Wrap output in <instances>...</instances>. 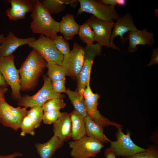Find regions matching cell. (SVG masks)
<instances>
[{"label":"cell","instance_id":"18","mask_svg":"<svg viewBox=\"0 0 158 158\" xmlns=\"http://www.w3.org/2000/svg\"><path fill=\"white\" fill-rule=\"evenodd\" d=\"M53 124L54 135L63 142L67 141L71 138V123L69 114L62 112L60 116Z\"/></svg>","mask_w":158,"mask_h":158},{"label":"cell","instance_id":"7","mask_svg":"<svg viewBox=\"0 0 158 158\" xmlns=\"http://www.w3.org/2000/svg\"><path fill=\"white\" fill-rule=\"evenodd\" d=\"M83 95L85 99L87 115L93 121L103 128L110 126H114L117 129L122 128V125L110 121L99 113L97 107L100 96L97 93H94L92 92L90 84L84 90Z\"/></svg>","mask_w":158,"mask_h":158},{"label":"cell","instance_id":"17","mask_svg":"<svg viewBox=\"0 0 158 158\" xmlns=\"http://www.w3.org/2000/svg\"><path fill=\"white\" fill-rule=\"evenodd\" d=\"M35 39L34 37L25 38H19L12 32H9L0 45V57L12 55L18 47L24 45L28 44Z\"/></svg>","mask_w":158,"mask_h":158},{"label":"cell","instance_id":"3","mask_svg":"<svg viewBox=\"0 0 158 158\" xmlns=\"http://www.w3.org/2000/svg\"><path fill=\"white\" fill-rule=\"evenodd\" d=\"M14 59L13 55L0 57V72L8 85L11 88L12 97L18 101L22 97L20 93L19 72L15 65Z\"/></svg>","mask_w":158,"mask_h":158},{"label":"cell","instance_id":"39","mask_svg":"<svg viewBox=\"0 0 158 158\" xmlns=\"http://www.w3.org/2000/svg\"><path fill=\"white\" fill-rule=\"evenodd\" d=\"M7 85H8L4 80L2 75L0 72V86L7 87Z\"/></svg>","mask_w":158,"mask_h":158},{"label":"cell","instance_id":"38","mask_svg":"<svg viewBox=\"0 0 158 158\" xmlns=\"http://www.w3.org/2000/svg\"><path fill=\"white\" fill-rule=\"evenodd\" d=\"M8 90L7 87L0 86V102L4 99H5L4 95Z\"/></svg>","mask_w":158,"mask_h":158},{"label":"cell","instance_id":"20","mask_svg":"<svg viewBox=\"0 0 158 158\" xmlns=\"http://www.w3.org/2000/svg\"><path fill=\"white\" fill-rule=\"evenodd\" d=\"M63 143L54 135L46 142L36 143L35 146L40 158H51L55 152L62 147Z\"/></svg>","mask_w":158,"mask_h":158},{"label":"cell","instance_id":"29","mask_svg":"<svg viewBox=\"0 0 158 158\" xmlns=\"http://www.w3.org/2000/svg\"><path fill=\"white\" fill-rule=\"evenodd\" d=\"M66 104L62 98H55L46 102L42 107L44 112L51 111H60L64 108Z\"/></svg>","mask_w":158,"mask_h":158},{"label":"cell","instance_id":"27","mask_svg":"<svg viewBox=\"0 0 158 158\" xmlns=\"http://www.w3.org/2000/svg\"><path fill=\"white\" fill-rule=\"evenodd\" d=\"M122 158H158V146L155 144L148 145L144 151Z\"/></svg>","mask_w":158,"mask_h":158},{"label":"cell","instance_id":"26","mask_svg":"<svg viewBox=\"0 0 158 158\" xmlns=\"http://www.w3.org/2000/svg\"><path fill=\"white\" fill-rule=\"evenodd\" d=\"M48 71L47 75L51 81L62 79L65 78V71L61 65L56 64L47 63Z\"/></svg>","mask_w":158,"mask_h":158},{"label":"cell","instance_id":"37","mask_svg":"<svg viewBox=\"0 0 158 158\" xmlns=\"http://www.w3.org/2000/svg\"><path fill=\"white\" fill-rule=\"evenodd\" d=\"M104 154L106 158H116L113 151L109 148H107L105 149Z\"/></svg>","mask_w":158,"mask_h":158},{"label":"cell","instance_id":"22","mask_svg":"<svg viewBox=\"0 0 158 158\" xmlns=\"http://www.w3.org/2000/svg\"><path fill=\"white\" fill-rule=\"evenodd\" d=\"M86 136L96 139L103 143L110 142L104 133V128L93 121L88 116L85 118Z\"/></svg>","mask_w":158,"mask_h":158},{"label":"cell","instance_id":"16","mask_svg":"<svg viewBox=\"0 0 158 158\" xmlns=\"http://www.w3.org/2000/svg\"><path fill=\"white\" fill-rule=\"evenodd\" d=\"M126 38L128 40V51L133 52L138 49L139 45L152 47L155 42L154 34L147 29L131 31L127 33Z\"/></svg>","mask_w":158,"mask_h":158},{"label":"cell","instance_id":"21","mask_svg":"<svg viewBox=\"0 0 158 158\" xmlns=\"http://www.w3.org/2000/svg\"><path fill=\"white\" fill-rule=\"evenodd\" d=\"M71 123V138L77 140L86 136L85 118L75 110L69 114Z\"/></svg>","mask_w":158,"mask_h":158},{"label":"cell","instance_id":"34","mask_svg":"<svg viewBox=\"0 0 158 158\" xmlns=\"http://www.w3.org/2000/svg\"><path fill=\"white\" fill-rule=\"evenodd\" d=\"M103 4L115 8L116 5H118L121 6H125L126 4L125 0H99Z\"/></svg>","mask_w":158,"mask_h":158},{"label":"cell","instance_id":"13","mask_svg":"<svg viewBox=\"0 0 158 158\" xmlns=\"http://www.w3.org/2000/svg\"><path fill=\"white\" fill-rule=\"evenodd\" d=\"M91 27L94 34V41H97L102 47L111 48L110 39L114 21H104L94 16L86 22Z\"/></svg>","mask_w":158,"mask_h":158},{"label":"cell","instance_id":"28","mask_svg":"<svg viewBox=\"0 0 158 158\" xmlns=\"http://www.w3.org/2000/svg\"><path fill=\"white\" fill-rule=\"evenodd\" d=\"M43 114L44 111L42 107L31 108L28 111L27 115L30 118L35 129L40 126L42 121Z\"/></svg>","mask_w":158,"mask_h":158},{"label":"cell","instance_id":"40","mask_svg":"<svg viewBox=\"0 0 158 158\" xmlns=\"http://www.w3.org/2000/svg\"><path fill=\"white\" fill-rule=\"evenodd\" d=\"M5 37L3 34H0V45L2 41L4 39Z\"/></svg>","mask_w":158,"mask_h":158},{"label":"cell","instance_id":"24","mask_svg":"<svg viewBox=\"0 0 158 158\" xmlns=\"http://www.w3.org/2000/svg\"><path fill=\"white\" fill-rule=\"evenodd\" d=\"M66 93L73 104L74 110L85 118L87 116L83 95L77 91H73L67 89Z\"/></svg>","mask_w":158,"mask_h":158},{"label":"cell","instance_id":"19","mask_svg":"<svg viewBox=\"0 0 158 158\" xmlns=\"http://www.w3.org/2000/svg\"><path fill=\"white\" fill-rule=\"evenodd\" d=\"M80 26L75 21L73 14L67 13L59 22V31L67 41L72 39L75 35L78 34Z\"/></svg>","mask_w":158,"mask_h":158},{"label":"cell","instance_id":"35","mask_svg":"<svg viewBox=\"0 0 158 158\" xmlns=\"http://www.w3.org/2000/svg\"><path fill=\"white\" fill-rule=\"evenodd\" d=\"M153 51L150 61L147 66H151L158 63V48H156L152 50Z\"/></svg>","mask_w":158,"mask_h":158},{"label":"cell","instance_id":"14","mask_svg":"<svg viewBox=\"0 0 158 158\" xmlns=\"http://www.w3.org/2000/svg\"><path fill=\"white\" fill-rule=\"evenodd\" d=\"M116 20L112 30L110 42L111 48L120 51L119 48L114 44V39L120 36L121 42L125 44L127 40L126 37H123V35L130 31L136 30L138 29L134 23L133 18L130 12L120 16Z\"/></svg>","mask_w":158,"mask_h":158},{"label":"cell","instance_id":"8","mask_svg":"<svg viewBox=\"0 0 158 158\" xmlns=\"http://www.w3.org/2000/svg\"><path fill=\"white\" fill-rule=\"evenodd\" d=\"M84 48L85 59L83 66L77 78V91L83 95L84 91L90 84V74L95 57L99 55L102 47L98 43L91 46L86 45Z\"/></svg>","mask_w":158,"mask_h":158},{"label":"cell","instance_id":"25","mask_svg":"<svg viewBox=\"0 0 158 158\" xmlns=\"http://www.w3.org/2000/svg\"><path fill=\"white\" fill-rule=\"evenodd\" d=\"M80 40L87 45L91 46L94 41V34L90 26L86 22L80 25L78 34Z\"/></svg>","mask_w":158,"mask_h":158},{"label":"cell","instance_id":"11","mask_svg":"<svg viewBox=\"0 0 158 158\" xmlns=\"http://www.w3.org/2000/svg\"><path fill=\"white\" fill-rule=\"evenodd\" d=\"M27 108L14 107L4 99L0 102V123L4 126L17 131L20 128L21 122L27 114Z\"/></svg>","mask_w":158,"mask_h":158},{"label":"cell","instance_id":"23","mask_svg":"<svg viewBox=\"0 0 158 158\" xmlns=\"http://www.w3.org/2000/svg\"><path fill=\"white\" fill-rule=\"evenodd\" d=\"M40 2L51 15L64 11L66 8V5L69 4L75 7L78 2V0H44Z\"/></svg>","mask_w":158,"mask_h":158},{"label":"cell","instance_id":"6","mask_svg":"<svg viewBox=\"0 0 158 158\" xmlns=\"http://www.w3.org/2000/svg\"><path fill=\"white\" fill-rule=\"evenodd\" d=\"M28 45L36 51L47 63L61 65L64 56L57 49L52 39L40 35Z\"/></svg>","mask_w":158,"mask_h":158},{"label":"cell","instance_id":"9","mask_svg":"<svg viewBox=\"0 0 158 158\" xmlns=\"http://www.w3.org/2000/svg\"><path fill=\"white\" fill-rule=\"evenodd\" d=\"M80 7L78 11L80 14L83 12L91 13L104 21L116 20L120 16L115 8L105 5L99 0H79Z\"/></svg>","mask_w":158,"mask_h":158},{"label":"cell","instance_id":"15","mask_svg":"<svg viewBox=\"0 0 158 158\" xmlns=\"http://www.w3.org/2000/svg\"><path fill=\"white\" fill-rule=\"evenodd\" d=\"M36 0H9L6 1L10 3L11 7L6 11V15L8 18L15 21L24 19L26 14L31 12Z\"/></svg>","mask_w":158,"mask_h":158},{"label":"cell","instance_id":"36","mask_svg":"<svg viewBox=\"0 0 158 158\" xmlns=\"http://www.w3.org/2000/svg\"><path fill=\"white\" fill-rule=\"evenodd\" d=\"M23 155V154L20 152H15L6 155H3L0 154V158H15Z\"/></svg>","mask_w":158,"mask_h":158},{"label":"cell","instance_id":"2","mask_svg":"<svg viewBox=\"0 0 158 158\" xmlns=\"http://www.w3.org/2000/svg\"><path fill=\"white\" fill-rule=\"evenodd\" d=\"M31 16L30 27L35 33L43 35L53 40L59 32V22L52 17L40 1L36 0Z\"/></svg>","mask_w":158,"mask_h":158},{"label":"cell","instance_id":"12","mask_svg":"<svg viewBox=\"0 0 158 158\" xmlns=\"http://www.w3.org/2000/svg\"><path fill=\"white\" fill-rule=\"evenodd\" d=\"M85 59L84 48L75 42L72 49L64 56L61 66L64 68L66 75L73 79L77 78L83 66Z\"/></svg>","mask_w":158,"mask_h":158},{"label":"cell","instance_id":"10","mask_svg":"<svg viewBox=\"0 0 158 158\" xmlns=\"http://www.w3.org/2000/svg\"><path fill=\"white\" fill-rule=\"evenodd\" d=\"M122 129L121 128L117 129L115 134L116 140L114 141L111 140L109 142V148L116 156L127 157L145 150V149L134 143L130 138L129 131L125 134L122 131Z\"/></svg>","mask_w":158,"mask_h":158},{"label":"cell","instance_id":"30","mask_svg":"<svg viewBox=\"0 0 158 158\" xmlns=\"http://www.w3.org/2000/svg\"><path fill=\"white\" fill-rule=\"evenodd\" d=\"M21 132L20 135L25 136L26 134L33 136L35 133L34 124L30 117L27 115L23 118L20 126Z\"/></svg>","mask_w":158,"mask_h":158},{"label":"cell","instance_id":"33","mask_svg":"<svg viewBox=\"0 0 158 158\" xmlns=\"http://www.w3.org/2000/svg\"><path fill=\"white\" fill-rule=\"evenodd\" d=\"M66 78L54 81H51V86L54 91L57 93H66L67 89L65 87Z\"/></svg>","mask_w":158,"mask_h":158},{"label":"cell","instance_id":"1","mask_svg":"<svg viewBox=\"0 0 158 158\" xmlns=\"http://www.w3.org/2000/svg\"><path fill=\"white\" fill-rule=\"evenodd\" d=\"M47 62L42 57L33 49L18 69L20 90H32L36 86L40 77Z\"/></svg>","mask_w":158,"mask_h":158},{"label":"cell","instance_id":"31","mask_svg":"<svg viewBox=\"0 0 158 158\" xmlns=\"http://www.w3.org/2000/svg\"><path fill=\"white\" fill-rule=\"evenodd\" d=\"M58 51L64 56L71 51L69 43L61 36H57L53 40Z\"/></svg>","mask_w":158,"mask_h":158},{"label":"cell","instance_id":"32","mask_svg":"<svg viewBox=\"0 0 158 158\" xmlns=\"http://www.w3.org/2000/svg\"><path fill=\"white\" fill-rule=\"evenodd\" d=\"M61 113L60 111L44 112L42 121L45 124H54L60 116Z\"/></svg>","mask_w":158,"mask_h":158},{"label":"cell","instance_id":"5","mask_svg":"<svg viewBox=\"0 0 158 158\" xmlns=\"http://www.w3.org/2000/svg\"><path fill=\"white\" fill-rule=\"evenodd\" d=\"M68 144L73 158L95 157L104 147L101 141L86 136L77 140L70 141Z\"/></svg>","mask_w":158,"mask_h":158},{"label":"cell","instance_id":"4","mask_svg":"<svg viewBox=\"0 0 158 158\" xmlns=\"http://www.w3.org/2000/svg\"><path fill=\"white\" fill-rule=\"evenodd\" d=\"M44 81L42 87L37 92L32 96L24 95L18 101V105L19 107L27 108L40 107L50 99L63 98V95L54 91L51 86V81L48 77H44Z\"/></svg>","mask_w":158,"mask_h":158}]
</instances>
